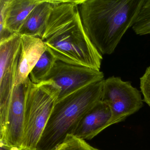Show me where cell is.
<instances>
[{
    "label": "cell",
    "instance_id": "6da1fadb",
    "mask_svg": "<svg viewBox=\"0 0 150 150\" xmlns=\"http://www.w3.org/2000/svg\"><path fill=\"white\" fill-rule=\"evenodd\" d=\"M82 0H53L52 12L41 37L57 60L99 70L102 55L84 28L79 11Z\"/></svg>",
    "mask_w": 150,
    "mask_h": 150
},
{
    "label": "cell",
    "instance_id": "7a4b0ae2",
    "mask_svg": "<svg viewBox=\"0 0 150 150\" xmlns=\"http://www.w3.org/2000/svg\"><path fill=\"white\" fill-rule=\"evenodd\" d=\"M143 0H82L79 8L85 30L102 55H111L135 23Z\"/></svg>",
    "mask_w": 150,
    "mask_h": 150
},
{
    "label": "cell",
    "instance_id": "3957f363",
    "mask_svg": "<svg viewBox=\"0 0 150 150\" xmlns=\"http://www.w3.org/2000/svg\"><path fill=\"white\" fill-rule=\"evenodd\" d=\"M104 80L58 100L37 150H55L68 135L73 134L84 115L101 100Z\"/></svg>",
    "mask_w": 150,
    "mask_h": 150
},
{
    "label": "cell",
    "instance_id": "277c9868",
    "mask_svg": "<svg viewBox=\"0 0 150 150\" xmlns=\"http://www.w3.org/2000/svg\"><path fill=\"white\" fill-rule=\"evenodd\" d=\"M59 93V88L52 81H44L38 84L30 81L26 96L21 147L28 150H37Z\"/></svg>",
    "mask_w": 150,
    "mask_h": 150
},
{
    "label": "cell",
    "instance_id": "5b68a950",
    "mask_svg": "<svg viewBox=\"0 0 150 150\" xmlns=\"http://www.w3.org/2000/svg\"><path fill=\"white\" fill-rule=\"evenodd\" d=\"M101 100L111 110L110 125L122 122L143 106L140 91L130 81H123L120 77L115 76L104 80Z\"/></svg>",
    "mask_w": 150,
    "mask_h": 150
},
{
    "label": "cell",
    "instance_id": "8992f818",
    "mask_svg": "<svg viewBox=\"0 0 150 150\" xmlns=\"http://www.w3.org/2000/svg\"><path fill=\"white\" fill-rule=\"evenodd\" d=\"M21 50V35L14 34L0 42V126L3 131L17 75Z\"/></svg>",
    "mask_w": 150,
    "mask_h": 150
},
{
    "label": "cell",
    "instance_id": "52a82bcc",
    "mask_svg": "<svg viewBox=\"0 0 150 150\" xmlns=\"http://www.w3.org/2000/svg\"><path fill=\"white\" fill-rule=\"evenodd\" d=\"M104 77L103 73L99 70L57 60L45 81H52L59 88V100L84 87L103 80Z\"/></svg>",
    "mask_w": 150,
    "mask_h": 150
},
{
    "label": "cell",
    "instance_id": "ba28073f",
    "mask_svg": "<svg viewBox=\"0 0 150 150\" xmlns=\"http://www.w3.org/2000/svg\"><path fill=\"white\" fill-rule=\"evenodd\" d=\"M29 77L14 86L4 130L1 132V144L8 147H21L23 138L26 96Z\"/></svg>",
    "mask_w": 150,
    "mask_h": 150
},
{
    "label": "cell",
    "instance_id": "9c48e42d",
    "mask_svg": "<svg viewBox=\"0 0 150 150\" xmlns=\"http://www.w3.org/2000/svg\"><path fill=\"white\" fill-rule=\"evenodd\" d=\"M112 113L109 107L101 100L86 112L73 135L81 139H92L108 126Z\"/></svg>",
    "mask_w": 150,
    "mask_h": 150
},
{
    "label": "cell",
    "instance_id": "30bf717a",
    "mask_svg": "<svg viewBox=\"0 0 150 150\" xmlns=\"http://www.w3.org/2000/svg\"><path fill=\"white\" fill-rule=\"evenodd\" d=\"M21 52L14 86L28 79L30 72L47 50L40 38L28 35H21Z\"/></svg>",
    "mask_w": 150,
    "mask_h": 150
},
{
    "label": "cell",
    "instance_id": "8fae6325",
    "mask_svg": "<svg viewBox=\"0 0 150 150\" xmlns=\"http://www.w3.org/2000/svg\"><path fill=\"white\" fill-rule=\"evenodd\" d=\"M53 6V0H42L29 15L19 35L41 38Z\"/></svg>",
    "mask_w": 150,
    "mask_h": 150
},
{
    "label": "cell",
    "instance_id": "7c38bea8",
    "mask_svg": "<svg viewBox=\"0 0 150 150\" xmlns=\"http://www.w3.org/2000/svg\"><path fill=\"white\" fill-rule=\"evenodd\" d=\"M42 1L10 0L6 15V30L13 35H19L29 15Z\"/></svg>",
    "mask_w": 150,
    "mask_h": 150
},
{
    "label": "cell",
    "instance_id": "4fadbf2b",
    "mask_svg": "<svg viewBox=\"0 0 150 150\" xmlns=\"http://www.w3.org/2000/svg\"><path fill=\"white\" fill-rule=\"evenodd\" d=\"M57 59L46 50L30 72L29 78L34 84L45 80Z\"/></svg>",
    "mask_w": 150,
    "mask_h": 150
},
{
    "label": "cell",
    "instance_id": "5bb4252c",
    "mask_svg": "<svg viewBox=\"0 0 150 150\" xmlns=\"http://www.w3.org/2000/svg\"><path fill=\"white\" fill-rule=\"evenodd\" d=\"M132 28L136 35L139 36L150 35V0H143L142 6Z\"/></svg>",
    "mask_w": 150,
    "mask_h": 150
},
{
    "label": "cell",
    "instance_id": "9a60e30c",
    "mask_svg": "<svg viewBox=\"0 0 150 150\" xmlns=\"http://www.w3.org/2000/svg\"><path fill=\"white\" fill-rule=\"evenodd\" d=\"M55 150H100L93 147L85 140L73 135H68Z\"/></svg>",
    "mask_w": 150,
    "mask_h": 150
},
{
    "label": "cell",
    "instance_id": "2e32d148",
    "mask_svg": "<svg viewBox=\"0 0 150 150\" xmlns=\"http://www.w3.org/2000/svg\"><path fill=\"white\" fill-rule=\"evenodd\" d=\"M10 1V0H0V42L13 35L6 30L5 25L6 15Z\"/></svg>",
    "mask_w": 150,
    "mask_h": 150
},
{
    "label": "cell",
    "instance_id": "e0dca14e",
    "mask_svg": "<svg viewBox=\"0 0 150 150\" xmlns=\"http://www.w3.org/2000/svg\"><path fill=\"white\" fill-rule=\"evenodd\" d=\"M140 88L144 96L143 101L150 107V66L147 67L140 78Z\"/></svg>",
    "mask_w": 150,
    "mask_h": 150
},
{
    "label": "cell",
    "instance_id": "ac0fdd59",
    "mask_svg": "<svg viewBox=\"0 0 150 150\" xmlns=\"http://www.w3.org/2000/svg\"><path fill=\"white\" fill-rule=\"evenodd\" d=\"M10 150H28L21 147H11Z\"/></svg>",
    "mask_w": 150,
    "mask_h": 150
}]
</instances>
